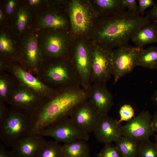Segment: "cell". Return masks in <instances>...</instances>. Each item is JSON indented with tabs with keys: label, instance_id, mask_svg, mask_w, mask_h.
Here are the masks:
<instances>
[{
	"label": "cell",
	"instance_id": "cell-1",
	"mask_svg": "<svg viewBox=\"0 0 157 157\" xmlns=\"http://www.w3.org/2000/svg\"><path fill=\"white\" fill-rule=\"evenodd\" d=\"M88 99L81 86L67 90L45 101L31 114L32 133L38 134L49 124L69 113L79 103Z\"/></svg>",
	"mask_w": 157,
	"mask_h": 157
},
{
	"label": "cell",
	"instance_id": "cell-2",
	"mask_svg": "<svg viewBox=\"0 0 157 157\" xmlns=\"http://www.w3.org/2000/svg\"><path fill=\"white\" fill-rule=\"evenodd\" d=\"M151 22L146 16L126 11L103 19L97 32V38L100 45L112 50L128 44L137 30Z\"/></svg>",
	"mask_w": 157,
	"mask_h": 157
},
{
	"label": "cell",
	"instance_id": "cell-3",
	"mask_svg": "<svg viewBox=\"0 0 157 157\" xmlns=\"http://www.w3.org/2000/svg\"><path fill=\"white\" fill-rule=\"evenodd\" d=\"M32 133L30 113L12 106L6 117L0 122V142L6 147H11Z\"/></svg>",
	"mask_w": 157,
	"mask_h": 157
},
{
	"label": "cell",
	"instance_id": "cell-4",
	"mask_svg": "<svg viewBox=\"0 0 157 157\" xmlns=\"http://www.w3.org/2000/svg\"><path fill=\"white\" fill-rule=\"evenodd\" d=\"M42 72L43 82L60 93L81 86L74 66L58 63L49 65Z\"/></svg>",
	"mask_w": 157,
	"mask_h": 157
},
{
	"label": "cell",
	"instance_id": "cell-5",
	"mask_svg": "<svg viewBox=\"0 0 157 157\" xmlns=\"http://www.w3.org/2000/svg\"><path fill=\"white\" fill-rule=\"evenodd\" d=\"M43 137H51L58 142L66 144L77 140L88 141L89 134L77 128L69 116L64 117L49 125L38 134Z\"/></svg>",
	"mask_w": 157,
	"mask_h": 157
},
{
	"label": "cell",
	"instance_id": "cell-6",
	"mask_svg": "<svg viewBox=\"0 0 157 157\" xmlns=\"http://www.w3.org/2000/svg\"><path fill=\"white\" fill-rule=\"evenodd\" d=\"M91 82L106 84L113 74L112 50L101 45L92 51Z\"/></svg>",
	"mask_w": 157,
	"mask_h": 157
},
{
	"label": "cell",
	"instance_id": "cell-7",
	"mask_svg": "<svg viewBox=\"0 0 157 157\" xmlns=\"http://www.w3.org/2000/svg\"><path fill=\"white\" fill-rule=\"evenodd\" d=\"M141 49L128 44L112 50L113 85L137 66V59Z\"/></svg>",
	"mask_w": 157,
	"mask_h": 157
},
{
	"label": "cell",
	"instance_id": "cell-8",
	"mask_svg": "<svg viewBox=\"0 0 157 157\" xmlns=\"http://www.w3.org/2000/svg\"><path fill=\"white\" fill-rule=\"evenodd\" d=\"M10 69L9 71L20 84L30 89L46 101L52 99L60 93L34 76L23 67L14 65Z\"/></svg>",
	"mask_w": 157,
	"mask_h": 157
},
{
	"label": "cell",
	"instance_id": "cell-9",
	"mask_svg": "<svg viewBox=\"0 0 157 157\" xmlns=\"http://www.w3.org/2000/svg\"><path fill=\"white\" fill-rule=\"evenodd\" d=\"M101 116L88 99L78 104L69 115L77 128L88 134L93 132Z\"/></svg>",
	"mask_w": 157,
	"mask_h": 157
},
{
	"label": "cell",
	"instance_id": "cell-10",
	"mask_svg": "<svg viewBox=\"0 0 157 157\" xmlns=\"http://www.w3.org/2000/svg\"><path fill=\"white\" fill-rule=\"evenodd\" d=\"M152 118L149 111H142L126 124L120 125L122 135L140 142L149 140L151 136L155 135L150 125Z\"/></svg>",
	"mask_w": 157,
	"mask_h": 157
},
{
	"label": "cell",
	"instance_id": "cell-11",
	"mask_svg": "<svg viewBox=\"0 0 157 157\" xmlns=\"http://www.w3.org/2000/svg\"><path fill=\"white\" fill-rule=\"evenodd\" d=\"M92 51L83 42L79 43L75 51L74 66L81 86L88 91L91 82Z\"/></svg>",
	"mask_w": 157,
	"mask_h": 157
},
{
	"label": "cell",
	"instance_id": "cell-12",
	"mask_svg": "<svg viewBox=\"0 0 157 157\" xmlns=\"http://www.w3.org/2000/svg\"><path fill=\"white\" fill-rule=\"evenodd\" d=\"M22 56L26 69L33 75L38 74L41 69L42 53L37 37L30 35L25 39L22 49Z\"/></svg>",
	"mask_w": 157,
	"mask_h": 157
},
{
	"label": "cell",
	"instance_id": "cell-13",
	"mask_svg": "<svg viewBox=\"0 0 157 157\" xmlns=\"http://www.w3.org/2000/svg\"><path fill=\"white\" fill-rule=\"evenodd\" d=\"M45 101L30 89L19 84L16 87L7 103L31 114Z\"/></svg>",
	"mask_w": 157,
	"mask_h": 157
},
{
	"label": "cell",
	"instance_id": "cell-14",
	"mask_svg": "<svg viewBox=\"0 0 157 157\" xmlns=\"http://www.w3.org/2000/svg\"><path fill=\"white\" fill-rule=\"evenodd\" d=\"M87 91L88 99L99 114L108 115L113 105V97L106 84L92 83Z\"/></svg>",
	"mask_w": 157,
	"mask_h": 157
},
{
	"label": "cell",
	"instance_id": "cell-15",
	"mask_svg": "<svg viewBox=\"0 0 157 157\" xmlns=\"http://www.w3.org/2000/svg\"><path fill=\"white\" fill-rule=\"evenodd\" d=\"M120 125L118 121L108 115H101L93 132L100 142H115L122 136Z\"/></svg>",
	"mask_w": 157,
	"mask_h": 157
},
{
	"label": "cell",
	"instance_id": "cell-16",
	"mask_svg": "<svg viewBox=\"0 0 157 157\" xmlns=\"http://www.w3.org/2000/svg\"><path fill=\"white\" fill-rule=\"evenodd\" d=\"M40 46L42 53L50 58L61 57L67 51L66 38L59 33H51L45 35L42 38Z\"/></svg>",
	"mask_w": 157,
	"mask_h": 157
},
{
	"label": "cell",
	"instance_id": "cell-17",
	"mask_svg": "<svg viewBox=\"0 0 157 157\" xmlns=\"http://www.w3.org/2000/svg\"><path fill=\"white\" fill-rule=\"evenodd\" d=\"M69 16L72 28L78 34L85 33L89 29L91 18L87 7L81 1L74 0L69 8Z\"/></svg>",
	"mask_w": 157,
	"mask_h": 157
},
{
	"label": "cell",
	"instance_id": "cell-18",
	"mask_svg": "<svg viewBox=\"0 0 157 157\" xmlns=\"http://www.w3.org/2000/svg\"><path fill=\"white\" fill-rule=\"evenodd\" d=\"M45 141L44 137L32 133L14 145L10 151L14 157H36Z\"/></svg>",
	"mask_w": 157,
	"mask_h": 157
},
{
	"label": "cell",
	"instance_id": "cell-19",
	"mask_svg": "<svg viewBox=\"0 0 157 157\" xmlns=\"http://www.w3.org/2000/svg\"><path fill=\"white\" fill-rule=\"evenodd\" d=\"M131 40L141 49L147 44L157 43V23L151 22L141 27L134 33Z\"/></svg>",
	"mask_w": 157,
	"mask_h": 157
},
{
	"label": "cell",
	"instance_id": "cell-20",
	"mask_svg": "<svg viewBox=\"0 0 157 157\" xmlns=\"http://www.w3.org/2000/svg\"><path fill=\"white\" fill-rule=\"evenodd\" d=\"M86 141L77 140L63 145V157H92Z\"/></svg>",
	"mask_w": 157,
	"mask_h": 157
},
{
	"label": "cell",
	"instance_id": "cell-21",
	"mask_svg": "<svg viewBox=\"0 0 157 157\" xmlns=\"http://www.w3.org/2000/svg\"><path fill=\"white\" fill-rule=\"evenodd\" d=\"M115 142L122 157H138L140 142L122 135Z\"/></svg>",
	"mask_w": 157,
	"mask_h": 157
},
{
	"label": "cell",
	"instance_id": "cell-22",
	"mask_svg": "<svg viewBox=\"0 0 157 157\" xmlns=\"http://www.w3.org/2000/svg\"><path fill=\"white\" fill-rule=\"evenodd\" d=\"M38 23V26L41 28L55 29L63 27L67 24L63 17L51 12H47L42 14L39 17Z\"/></svg>",
	"mask_w": 157,
	"mask_h": 157
},
{
	"label": "cell",
	"instance_id": "cell-23",
	"mask_svg": "<svg viewBox=\"0 0 157 157\" xmlns=\"http://www.w3.org/2000/svg\"><path fill=\"white\" fill-rule=\"evenodd\" d=\"M157 65V47L141 49L138 56L137 66L149 69H156Z\"/></svg>",
	"mask_w": 157,
	"mask_h": 157
},
{
	"label": "cell",
	"instance_id": "cell-24",
	"mask_svg": "<svg viewBox=\"0 0 157 157\" xmlns=\"http://www.w3.org/2000/svg\"><path fill=\"white\" fill-rule=\"evenodd\" d=\"M95 3L102 13L111 14L112 16L123 13L126 11L123 0H96Z\"/></svg>",
	"mask_w": 157,
	"mask_h": 157
},
{
	"label": "cell",
	"instance_id": "cell-25",
	"mask_svg": "<svg viewBox=\"0 0 157 157\" xmlns=\"http://www.w3.org/2000/svg\"><path fill=\"white\" fill-rule=\"evenodd\" d=\"M63 145L56 141L46 140L36 157H63Z\"/></svg>",
	"mask_w": 157,
	"mask_h": 157
},
{
	"label": "cell",
	"instance_id": "cell-26",
	"mask_svg": "<svg viewBox=\"0 0 157 157\" xmlns=\"http://www.w3.org/2000/svg\"><path fill=\"white\" fill-rule=\"evenodd\" d=\"M16 87L10 76L1 74L0 76V100L7 102Z\"/></svg>",
	"mask_w": 157,
	"mask_h": 157
},
{
	"label": "cell",
	"instance_id": "cell-27",
	"mask_svg": "<svg viewBox=\"0 0 157 157\" xmlns=\"http://www.w3.org/2000/svg\"><path fill=\"white\" fill-rule=\"evenodd\" d=\"M13 42L8 35L1 32L0 35V52L1 55L13 56L15 53Z\"/></svg>",
	"mask_w": 157,
	"mask_h": 157
},
{
	"label": "cell",
	"instance_id": "cell-28",
	"mask_svg": "<svg viewBox=\"0 0 157 157\" xmlns=\"http://www.w3.org/2000/svg\"><path fill=\"white\" fill-rule=\"evenodd\" d=\"M138 157H157V144L149 140L140 142Z\"/></svg>",
	"mask_w": 157,
	"mask_h": 157
},
{
	"label": "cell",
	"instance_id": "cell-29",
	"mask_svg": "<svg viewBox=\"0 0 157 157\" xmlns=\"http://www.w3.org/2000/svg\"><path fill=\"white\" fill-rule=\"evenodd\" d=\"M30 18V13L24 8L19 10L17 15L16 25L17 31L22 33L27 26Z\"/></svg>",
	"mask_w": 157,
	"mask_h": 157
},
{
	"label": "cell",
	"instance_id": "cell-30",
	"mask_svg": "<svg viewBox=\"0 0 157 157\" xmlns=\"http://www.w3.org/2000/svg\"><path fill=\"white\" fill-rule=\"evenodd\" d=\"M96 156L97 157H122L117 147L111 143L105 144Z\"/></svg>",
	"mask_w": 157,
	"mask_h": 157
},
{
	"label": "cell",
	"instance_id": "cell-31",
	"mask_svg": "<svg viewBox=\"0 0 157 157\" xmlns=\"http://www.w3.org/2000/svg\"><path fill=\"white\" fill-rule=\"evenodd\" d=\"M119 113L120 119L118 121L120 124L122 122H128L131 120L134 117L135 112L130 105L125 104L121 107Z\"/></svg>",
	"mask_w": 157,
	"mask_h": 157
},
{
	"label": "cell",
	"instance_id": "cell-32",
	"mask_svg": "<svg viewBox=\"0 0 157 157\" xmlns=\"http://www.w3.org/2000/svg\"><path fill=\"white\" fill-rule=\"evenodd\" d=\"M139 12L140 15L144 17L145 12L148 8L154 6L156 3L153 0H138Z\"/></svg>",
	"mask_w": 157,
	"mask_h": 157
},
{
	"label": "cell",
	"instance_id": "cell-33",
	"mask_svg": "<svg viewBox=\"0 0 157 157\" xmlns=\"http://www.w3.org/2000/svg\"><path fill=\"white\" fill-rule=\"evenodd\" d=\"M123 2L125 7L128 9V11L135 15L140 16L136 0H123Z\"/></svg>",
	"mask_w": 157,
	"mask_h": 157
},
{
	"label": "cell",
	"instance_id": "cell-34",
	"mask_svg": "<svg viewBox=\"0 0 157 157\" xmlns=\"http://www.w3.org/2000/svg\"><path fill=\"white\" fill-rule=\"evenodd\" d=\"M17 5V1L14 0L6 1L5 4V9L6 13L10 15L14 12Z\"/></svg>",
	"mask_w": 157,
	"mask_h": 157
},
{
	"label": "cell",
	"instance_id": "cell-35",
	"mask_svg": "<svg viewBox=\"0 0 157 157\" xmlns=\"http://www.w3.org/2000/svg\"><path fill=\"white\" fill-rule=\"evenodd\" d=\"M145 16L152 22L157 23V1L152 8L147 12Z\"/></svg>",
	"mask_w": 157,
	"mask_h": 157
},
{
	"label": "cell",
	"instance_id": "cell-36",
	"mask_svg": "<svg viewBox=\"0 0 157 157\" xmlns=\"http://www.w3.org/2000/svg\"><path fill=\"white\" fill-rule=\"evenodd\" d=\"M4 103L0 100V122L5 118L9 110L7 108Z\"/></svg>",
	"mask_w": 157,
	"mask_h": 157
},
{
	"label": "cell",
	"instance_id": "cell-37",
	"mask_svg": "<svg viewBox=\"0 0 157 157\" xmlns=\"http://www.w3.org/2000/svg\"><path fill=\"white\" fill-rule=\"evenodd\" d=\"M5 146L0 143V157H14L11 151L7 150Z\"/></svg>",
	"mask_w": 157,
	"mask_h": 157
},
{
	"label": "cell",
	"instance_id": "cell-38",
	"mask_svg": "<svg viewBox=\"0 0 157 157\" xmlns=\"http://www.w3.org/2000/svg\"><path fill=\"white\" fill-rule=\"evenodd\" d=\"M150 125L153 131L157 133V110L152 116Z\"/></svg>",
	"mask_w": 157,
	"mask_h": 157
},
{
	"label": "cell",
	"instance_id": "cell-39",
	"mask_svg": "<svg viewBox=\"0 0 157 157\" xmlns=\"http://www.w3.org/2000/svg\"><path fill=\"white\" fill-rule=\"evenodd\" d=\"M42 2V1L40 0H30L28 1V3L30 6L34 7L38 6Z\"/></svg>",
	"mask_w": 157,
	"mask_h": 157
},
{
	"label": "cell",
	"instance_id": "cell-40",
	"mask_svg": "<svg viewBox=\"0 0 157 157\" xmlns=\"http://www.w3.org/2000/svg\"><path fill=\"white\" fill-rule=\"evenodd\" d=\"M151 99L154 104L157 107V89L152 95Z\"/></svg>",
	"mask_w": 157,
	"mask_h": 157
},
{
	"label": "cell",
	"instance_id": "cell-41",
	"mask_svg": "<svg viewBox=\"0 0 157 157\" xmlns=\"http://www.w3.org/2000/svg\"><path fill=\"white\" fill-rule=\"evenodd\" d=\"M4 18V15L3 12L1 8L0 9V21L2 22Z\"/></svg>",
	"mask_w": 157,
	"mask_h": 157
},
{
	"label": "cell",
	"instance_id": "cell-42",
	"mask_svg": "<svg viewBox=\"0 0 157 157\" xmlns=\"http://www.w3.org/2000/svg\"><path fill=\"white\" fill-rule=\"evenodd\" d=\"M155 140V143L157 144V133L156 135H154Z\"/></svg>",
	"mask_w": 157,
	"mask_h": 157
},
{
	"label": "cell",
	"instance_id": "cell-43",
	"mask_svg": "<svg viewBox=\"0 0 157 157\" xmlns=\"http://www.w3.org/2000/svg\"><path fill=\"white\" fill-rule=\"evenodd\" d=\"M155 69H156V71H157V65L156 68Z\"/></svg>",
	"mask_w": 157,
	"mask_h": 157
}]
</instances>
